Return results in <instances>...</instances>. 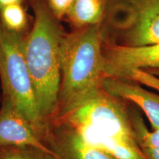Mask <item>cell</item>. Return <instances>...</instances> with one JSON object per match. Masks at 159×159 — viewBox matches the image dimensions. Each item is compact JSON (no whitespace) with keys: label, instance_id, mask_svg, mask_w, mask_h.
<instances>
[{"label":"cell","instance_id":"6da1fadb","mask_svg":"<svg viewBox=\"0 0 159 159\" xmlns=\"http://www.w3.org/2000/svg\"><path fill=\"white\" fill-rule=\"evenodd\" d=\"M34 22L25 36L24 55L44 125L56 116L61 73L60 48L65 33L45 0H33Z\"/></svg>","mask_w":159,"mask_h":159},{"label":"cell","instance_id":"7a4b0ae2","mask_svg":"<svg viewBox=\"0 0 159 159\" xmlns=\"http://www.w3.org/2000/svg\"><path fill=\"white\" fill-rule=\"evenodd\" d=\"M103 40L101 25L75 29L64 35L60 48L58 110L54 118L101 85L104 77Z\"/></svg>","mask_w":159,"mask_h":159},{"label":"cell","instance_id":"3957f363","mask_svg":"<svg viewBox=\"0 0 159 159\" xmlns=\"http://www.w3.org/2000/svg\"><path fill=\"white\" fill-rule=\"evenodd\" d=\"M52 119L69 125L85 141L102 137L135 139L126 101L109 94L102 85Z\"/></svg>","mask_w":159,"mask_h":159},{"label":"cell","instance_id":"277c9868","mask_svg":"<svg viewBox=\"0 0 159 159\" xmlns=\"http://www.w3.org/2000/svg\"><path fill=\"white\" fill-rule=\"evenodd\" d=\"M25 36L0 25V78L7 99L33 125L39 137L46 125L40 116L33 82L24 55Z\"/></svg>","mask_w":159,"mask_h":159},{"label":"cell","instance_id":"5b68a950","mask_svg":"<svg viewBox=\"0 0 159 159\" xmlns=\"http://www.w3.org/2000/svg\"><path fill=\"white\" fill-rule=\"evenodd\" d=\"M110 42L127 47L159 43V0H105Z\"/></svg>","mask_w":159,"mask_h":159},{"label":"cell","instance_id":"8992f818","mask_svg":"<svg viewBox=\"0 0 159 159\" xmlns=\"http://www.w3.org/2000/svg\"><path fill=\"white\" fill-rule=\"evenodd\" d=\"M41 139L53 152L49 159H116L105 151L89 144L69 125L52 119Z\"/></svg>","mask_w":159,"mask_h":159},{"label":"cell","instance_id":"52a82bcc","mask_svg":"<svg viewBox=\"0 0 159 159\" xmlns=\"http://www.w3.org/2000/svg\"><path fill=\"white\" fill-rule=\"evenodd\" d=\"M104 77L122 78L134 69H159V43L127 47L103 40Z\"/></svg>","mask_w":159,"mask_h":159},{"label":"cell","instance_id":"ba28073f","mask_svg":"<svg viewBox=\"0 0 159 159\" xmlns=\"http://www.w3.org/2000/svg\"><path fill=\"white\" fill-rule=\"evenodd\" d=\"M0 146L29 148L53 156L25 116L7 99L0 110Z\"/></svg>","mask_w":159,"mask_h":159},{"label":"cell","instance_id":"9c48e42d","mask_svg":"<svg viewBox=\"0 0 159 159\" xmlns=\"http://www.w3.org/2000/svg\"><path fill=\"white\" fill-rule=\"evenodd\" d=\"M101 85L113 96L139 106L152 128H159V94L146 90L139 83L115 77H103Z\"/></svg>","mask_w":159,"mask_h":159},{"label":"cell","instance_id":"30bf717a","mask_svg":"<svg viewBox=\"0 0 159 159\" xmlns=\"http://www.w3.org/2000/svg\"><path fill=\"white\" fill-rule=\"evenodd\" d=\"M105 13V0H74L66 17L75 29L101 25Z\"/></svg>","mask_w":159,"mask_h":159},{"label":"cell","instance_id":"8fae6325","mask_svg":"<svg viewBox=\"0 0 159 159\" xmlns=\"http://www.w3.org/2000/svg\"><path fill=\"white\" fill-rule=\"evenodd\" d=\"M0 25L7 30L22 34L27 26V15L21 4H13L0 9Z\"/></svg>","mask_w":159,"mask_h":159},{"label":"cell","instance_id":"7c38bea8","mask_svg":"<svg viewBox=\"0 0 159 159\" xmlns=\"http://www.w3.org/2000/svg\"><path fill=\"white\" fill-rule=\"evenodd\" d=\"M130 116L135 139L141 148H159V128L149 131L140 114L134 110H130Z\"/></svg>","mask_w":159,"mask_h":159},{"label":"cell","instance_id":"4fadbf2b","mask_svg":"<svg viewBox=\"0 0 159 159\" xmlns=\"http://www.w3.org/2000/svg\"><path fill=\"white\" fill-rule=\"evenodd\" d=\"M49 156L33 148L13 147L3 151L2 159H49Z\"/></svg>","mask_w":159,"mask_h":159},{"label":"cell","instance_id":"5bb4252c","mask_svg":"<svg viewBox=\"0 0 159 159\" xmlns=\"http://www.w3.org/2000/svg\"><path fill=\"white\" fill-rule=\"evenodd\" d=\"M49 8L57 19L66 16L74 0H45Z\"/></svg>","mask_w":159,"mask_h":159},{"label":"cell","instance_id":"9a60e30c","mask_svg":"<svg viewBox=\"0 0 159 159\" xmlns=\"http://www.w3.org/2000/svg\"><path fill=\"white\" fill-rule=\"evenodd\" d=\"M142 150L148 159H159V148L142 149Z\"/></svg>","mask_w":159,"mask_h":159},{"label":"cell","instance_id":"2e32d148","mask_svg":"<svg viewBox=\"0 0 159 159\" xmlns=\"http://www.w3.org/2000/svg\"><path fill=\"white\" fill-rule=\"evenodd\" d=\"M24 0H0V9L13 4H21Z\"/></svg>","mask_w":159,"mask_h":159},{"label":"cell","instance_id":"e0dca14e","mask_svg":"<svg viewBox=\"0 0 159 159\" xmlns=\"http://www.w3.org/2000/svg\"><path fill=\"white\" fill-rule=\"evenodd\" d=\"M144 70L148 71L151 74L156 75V76L159 77V69H144Z\"/></svg>","mask_w":159,"mask_h":159}]
</instances>
